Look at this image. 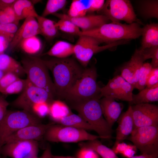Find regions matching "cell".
I'll list each match as a JSON object with an SVG mask.
<instances>
[{
  "mask_svg": "<svg viewBox=\"0 0 158 158\" xmlns=\"http://www.w3.org/2000/svg\"><path fill=\"white\" fill-rule=\"evenodd\" d=\"M43 60L53 75L56 95L65 98L69 90L80 77L84 69L70 58Z\"/></svg>",
  "mask_w": 158,
  "mask_h": 158,
  "instance_id": "obj_1",
  "label": "cell"
},
{
  "mask_svg": "<svg viewBox=\"0 0 158 158\" xmlns=\"http://www.w3.org/2000/svg\"><path fill=\"white\" fill-rule=\"evenodd\" d=\"M142 31V28L137 22L126 24L112 22L89 31H81L78 36H89L101 42L107 44L122 40L136 39L141 35Z\"/></svg>",
  "mask_w": 158,
  "mask_h": 158,
  "instance_id": "obj_2",
  "label": "cell"
},
{
  "mask_svg": "<svg viewBox=\"0 0 158 158\" xmlns=\"http://www.w3.org/2000/svg\"><path fill=\"white\" fill-rule=\"evenodd\" d=\"M100 99L99 97H94L71 102V107L101 138L110 139L112 137L113 130L103 116L100 102Z\"/></svg>",
  "mask_w": 158,
  "mask_h": 158,
  "instance_id": "obj_3",
  "label": "cell"
},
{
  "mask_svg": "<svg viewBox=\"0 0 158 158\" xmlns=\"http://www.w3.org/2000/svg\"><path fill=\"white\" fill-rule=\"evenodd\" d=\"M97 76L95 67L84 69L80 77L69 90L64 98L71 103L94 97L101 98V88L97 82Z\"/></svg>",
  "mask_w": 158,
  "mask_h": 158,
  "instance_id": "obj_4",
  "label": "cell"
},
{
  "mask_svg": "<svg viewBox=\"0 0 158 158\" xmlns=\"http://www.w3.org/2000/svg\"><path fill=\"white\" fill-rule=\"evenodd\" d=\"M21 63L27 79L32 84L46 90L53 97L56 95L54 83L43 60L30 56L23 58Z\"/></svg>",
  "mask_w": 158,
  "mask_h": 158,
  "instance_id": "obj_5",
  "label": "cell"
},
{
  "mask_svg": "<svg viewBox=\"0 0 158 158\" xmlns=\"http://www.w3.org/2000/svg\"><path fill=\"white\" fill-rule=\"evenodd\" d=\"M41 123L40 118L32 113L24 110L8 111L0 123V156L2 147L12 135L24 127Z\"/></svg>",
  "mask_w": 158,
  "mask_h": 158,
  "instance_id": "obj_6",
  "label": "cell"
},
{
  "mask_svg": "<svg viewBox=\"0 0 158 158\" xmlns=\"http://www.w3.org/2000/svg\"><path fill=\"white\" fill-rule=\"evenodd\" d=\"M55 124L47 129L44 136L48 141L75 143L101 138L84 130Z\"/></svg>",
  "mask_w": 158,
  "mask_h": 158,
  "instance_id": "obj_7",
  "label": "cell"
},
{
  "mask_svg": "<svg viewBox=\"0 0 158 158\" xmlns=\"http://www.w3.org/2000/svg\"><path fill=\"white\" fill-rule=\"evenodd\" d=\"M74 45L73 54L76 59L83 66L86 67L95 54L124 44L128 40H122L100 46L102 43L95 38L87 35H81Z\"/></svg>",
  "mask_w": 158,
  "mask_h": 158,
  "instance_id": "obj_8",
  "label": "cell"
},
{
  "mask_svg": "<svg viewBox=\"0 0 158 158\" xmlns=\"http://www.w3.org/2000/svg\"><path fill=\"white\" fill-rule=\"evenodd\" d=\"M128 138L141 154L158 153V125L135 128Z\"/></svg>",
  "mask_w": 158,
  "mask_h": 158,
  "instance_id": "obj_9",
  "label": "cell"
},
{
  "mask_svg": "<svg viewBox=\"0 0 158 158\" xmlns=\"http://www.w3.org/2000/svg\"><path fill=\"white\" fill-rule=\"evenodd\" d=\"M101 10L103 15L112 22H119L120 20H123L129 24L134 22L139 23L129 0H107Z\"/></svg>",
  "mask_w": 158,
  "mask_h": 158,
  "instance_id": "obj_10",
  "label": "cell"
},
{
  "mask_svg": "<svg viewBox=\"0 0 158 158\" xmlns=\"http://www.w3.org/2000/svg\"><path fill=\"white\" fill-rule=\"evenodd\" d=\"M54 97L46 90L35 86L28 80L24 90L12 102L11 105L15 107L32 113L31 108L34 104L44 102L49 103Z\"/></svg>",
  "mask_w": 158,
  "mask_h": 158,
  "instance_id": "obj_11",
  "label": "cell"
},
{
  "mask_svg": "<svg viewBox=\"0 0 158 158\" xmlns=\"http://www.w3.org/2000/svg\"><path fill=\"white\" fill-rule=\"evenodd\" d=\"M134 88L121 75L110 79L107 84L100 89L102 97H108L131 102Z\"/></svg>",
  "mask_w": 158,
  "mask_h": 158,
  "instance_id": "obj_12",
  "label": "cell"
},
{
  "mask_svg": "<svg viewBox=\"0 0 158 158\" xmlns=\"http://www.w3.org/2000/svg\"><path fill=\"white\" fill-rule=\"evenodd\" d=\"M39 145L37 141L20 140L8 143L2 147L3 156L12 158H31L37 156Z\"/></svg>",
  "mask_w": 158,
  "mask_h": 158,
  "instance_id": "obj_13",
  "label": "cell"
},
{
  "mask_svg": "<svg viewBox=\"0 0 158 158\" xmlns=\"http://www.w3.org/2000/svg\"><path fill=\"white\" fill-rule=\"evenodd\" d=\"M131 106L134 128L144 126L158 125L157 105L150 103H142Z\"/></svg>",
  "mask_w": 158,
  "mask_h": 158,
  "instance_id": "obj_14",
  "label": "cell"
},
{
  "mask_svg": "<svg viewBox=\"0 0 158 158\" xmlns=\"http://www.w3.org/2000/svg\"><path fill=\"white\" fill-rule=\"evenodd\" d=\"M52 122L46 124L42 123L29 125L19 129L6 140V143L20 140H36L41 139L47 129L55 124Z\"/></svg>",
  "mask_w": 158,
  "mask_h": 158,
  "instance_id": "obj_15",
  "label": "cell"
},
{
  "mask_svg": "<svg viewBox=\"0 0 158 158\" xmlns=\"http://www.w3.org/2000/svg\"><path fill=\"white\" fill-rule=\"evenodd\" d=\"M145 61L140 49H136L130 60L121 67V75L135 88L140 68Z\"/></svg>",
  "mask_w": 158,
  "mask_h": 158,
  "instance_id": "obj_16",
  "label": "cell"
},
{
  "mask_svg": "<svg viewBox=\"0 0 158 158\" xmlns=\"http://www.w3.org/2000/svg\"><path fill=\"white\" fill-rule=\"evenodd\" d=\"M60 19H66L73 23L81 31H87L97 28L107 23L109 20L103 15H90L77 17H71L67 14L56 13L53 14Z\"/></svg>",
  "mask_w": 158,
  "mask_h": 158,
  "instance_id": "obj_17",
  "label": "cell"
},
{
  "mask_svg": "<svg viewBox=\"0 0 158 158\" xmlns=\"http://www.w3.org/2000/svg\"><path fill=\"white\" fill-rule=\"evenodd\" d=\"M39 34L40 33L36 19L33 17L28 18L15 34L10 43V48L12 50L15 49L19 47L24 40Z\"/></svg>",
  "mask_w": 158,
  "mask_h": 158,
  "instance_id": "obj_18",
  "label": "cell"
},
{
  "mask_svg": "<svg viewBox=\"0 0 158 158\" xmlns=\"http://www.w3.org/2000/svg\"><path fill=\"white\" fill-rule=\"evenodd\" d=\"M118 120V125L116 130V141L114 146L126 139L134 129L131 105H129L127 110L120 115Z\"/></svg>",
  "mask_w": 158,
  "mask_h": 158,
  "instance_id": "obj_19",
  "label": "cell"
},
{
  "mask_svg": "<svg viewBox=\"0 0 158 158\" xmlns=\"http://www.w3.org/2000/svg\"><path fill=\"white\" fill-rule=\"evenodd\" d=\"M100 102L104 117L112 128L120 116L123 106L115 99L108 97H103L100 99Z\"/></svg>",
  "mask_w": 158,
  "mask_h": 158,
  "instance_id": "obj_20",
  "label": "cell"
},
{
  "mask_svg": "<svg viewBox=\"0 0 158 158\" xmlns=\"http://www.w3.org/2000/svg\"><path fill=\"white\" fill-rule=\"evenodd\" d=\"M142 38L140 49L158 46V25L151 23L146 25L142 28Z\"/></svg>",
  "mask_w": 158,
  "mask_h": 158,
  "instance_id": "obj_21",
  "label": "cell"
},
{
  "mask_svg": "<svg viewBox=\"0 0 158 158\" xmlns=\"http://www.w3.org/2000/svg\"><path fill=\"white\" fill-rule=\"evenodd\" d=\"M16 16L19 21L30 17L36 18L39 15L32 1L28 0H16L13 5Z\"/></svg>",
  "mask_w": 158,
  "mask_h": 158,
  "instance_id": "obj_22",
  "label": "cell"
},
{
  "mask_svg": "<svg viewBox=\"0 0 158 158\" xmlns=\"http://www.w3.org/2000/svg\"><path fill=\"white\" fill-rule=\"evenodd\" d=\"M158 101V84L150 88L146 87L137 94H133L130 105L150 103Z\"/></svg>",
  "mask_w": 158,
  "mask_h": 158,
  "instance_id": "obj_23",
  "label": "cell"
},
{
  "mask_svg": "<svg viewBox=\"0 0 158 158\" xmlns=\"http://www.w3.org/2000/svg\"><path fill=\"white\" fill-rule=\"evenodd\" d=\"M0 71L4 73H13L19 76L25 74L21 64L4 53L0 54Z\"/></svg>",
  "mask_w": 158,
  "mask_h": 158,
  "instance_id": "obj_24",
  "label": "cell"
},
{
  "mask_svg": "<svg viewBox=\"0 0 158 158\" xmlns=\"http://www.w3.org/2000/svg\"><path fill=\"white\" fill-rule=\"evenodd\" d=\"M80 148L84 147L93 150L102 158H119L112 149L103 145L97 139L80 142Z\"/></svg>",
  "mask_w": 158,
  "mask_h": 158,
  "instance_id": "obj_25",
  "label": "cell"
},
{
  "mask_svg": "<svg viewBox=\"0 0 158 158\" xmlns=\"http://www.w3.org/2000/svg\"><path fill=\"white\" fill-rule=\"evenodd\" d=\"M74 46V45L68 42L58 41L44 55L54 56L59 59L67 58L73 54Z\"/></svg>",
  "mask_w": 158,
  "mask_h": 158,
  "instance_id": "obj_26",
  "label": "cell"
},
{
  "mask_svg": "<svg viewBox=\"0 0 158 158\" xmlns=\"http://www.w3.org/2000/svg\"><path fill=\"white\" fill-rule=\"evenodd\" d=\"M40 34L48 40L55 38L58 35V29L56 22L45 17L38 15L36 18Z\"/></svg>",
  "mask_w": 158,
  "mask_h": 158,
  "instance_id": "obj_27",
  "label": "cell"
},
{
  "mask_svg": "<svg viewBox=\"0 0 158 158\" xmlns=\"http://www.w3.org/2000/svg\"><path fill=\"white\" fill-rule=\"evenodd\" d=\"M56 123L62 125L71 127L86 130H93L91 126L79 115L71 113L62 118Z\"/></svg>",
  "mask_w": 158,
  "mask_h": 158,
  "instance_id": "obj_28",
  "label": "cell"
},
{
  "mask_svg": "<svg viewBox=\"0 0 158 158\" xmlns=\"http://www.w3.org/2000/svg\"><path fill=\"white\" fill-rule=\"evenodd\" d=\"M71 113L67 105L60 101H54L49 104V114L55 123Z\"/></svg>",
  "mask_w": 158,
  "mask_h": 158,
  "instance_id": "obj_29",
  "label": "cell"
},
{
  "mask_svg": "<svg viewBox=\"0 0 158 158\" xmlns=\"http://www.w3.org/2000/svg\"><path fill=\"white\" fill-rule=\"evenodd\" d=\"M19 47L25 53L30 55L38 54L41 51L42 44L40 39L37 36L28 37L20 43Z\"/></svg>",
  "mask_w": 158,
  "mask_h": 158,
  "instance_id": "obj_30",
  "label": "cell"
},
{
  "mask_svg": "<svg viewBox=\"0 0 158 158\" xmlns=\"http://www.w3.org/2000/svg\"><path fill=\"white\" fill-rule=\"evenodd\" d=\"M89 0H73L67 14L72 17L85 16L88 12Z\"/></svg>",
  "mask_w": 158,
  "mask_h": 158,
  "instance_id": "obj_31",
  "label": "cell"
},
{
  "mask_svg": "<svg viewBox=\"0 0 158 158\" xmlns=\"http://www.w3.org/2000/svg\"><path fill=\"white\" fill-rule=\"evenodd\" d=\"M157 0H143L140 1V12L147 18H158Z\"/></svg>",
  "mask_w": 158,
  "mask_h": 158,
  "instance_id": "obj_32",
  "label": "cell"
},
{
  "mask_svg": "<svg viewBox=\"0 0 158 158\" xmlns=\"http://www.w3.org/2000/svg\"><path fill=\"white\" fill-rule=\"evenodd\" d=\"M19 20L16 16L13 6L0 7V23L18 24Z\"/></svg>",
  "mask_w": 158,
  "mask_h": 158,
  "instance_id": "obj_33",
  "label": "cell"
},
{
  "mask_svg": "<svg viewBox=\"0 0 158 158\" xmlns=\"http://www.w3.org/2000/svg\"><path fill=\"white\" fill-rule=\"evenodd\" d=\"M67 1L66 0H48L42 16L44 17L53 14L62 9L66 6Z\"/></svg>",
  "mask_w": 158,
  "mask_h": 158,
  "instance_id": "obj_34",
  "label": "cell"
},
{
  "mask_svg": "<svg viewBox=\"0 0 158 158\" xmlns=\"http://www.w3.org/2000/svg\"><path fill=\"white\" fill-rule=\"evenodd\" d=\"M152 68L150 63H143L139 71L136 89L140 91L146 87L148 77Z\"/></svg>",
  "mask_w": 158,
  "mask_h": 158,
  "instance_id": "obj_35",
  "label": "cell"
},
{
  "mask_svg": "<svg viewBox=\"0 0 158 158\" xmlns=\"http://www.w3.org/2000/svg\"><path fill=\"white\" fill-rule=\"evenodd\" d=\"M58 29L66 33L78 35L81 31L73 23L66 19H60L56 22Z\"/></svg>",
  "mask_w": 158,
  "mask_h": 158,
  "instance_id": "obj_36",
  "label": "cell"
},
{
  "mask_svg": "<svg viewBox=\"0 0 158 158\" xmlns=\"http://www.w3.org/2000/svg\"><path fill=\"white\" fill-rule=\"evenodd\" d=\"M28 81V79L19 78L8 87L3 93L4 95H11L22 92L25 88Z\"/></svg>",
  "mask_w": 158,
  "mask_h": 158,
  "instance_id": "obj_37",
  "label": "cell"
},
{
  "mask_svg": "<svg viewBox=\"0 0 158 158\" xmlns=\"http://www.w3.org/2000/svg\"><path fill=\"white\" fill-rule=\"evenodd\" d=\"M142 51L145 60L152 59L150 63L152 68L158 67V46L145 48L140 49Z\"/></svg>",
  "mask_w": 158,
  "mask_h": 158,
  "instance_id": "obj_38",
  "label": "cell"
},
{
  "mask_svg": "<svg viewBox=\"0 0 158 158\" xmlns=\"http://www.w3.org/2000/svg\"><path fill=\"white\" fill-rule=\"evenodd\" d=\"M31 112L40 118L44 117L49 114V104L46 102L35 103L32 107Z\"/></svg>",
  "mask_w": 158,
  "mask_h": 158,
  "instance_id": "obj_39",
  "label": "cell"
},
{
  "mask_svg": "<svg viewBox=\"0 0 158 158\" xmlns=\"http://www.w3.org/2000/svg\"><path fill=\"white\" fill-rule=\"evenodd\" d=\"M19 78V76L13 73H5L0 79V92L2 94L8 87Z\"/></svg>",
  "mask_w": 158,
  "mask_h": 158,
  "instance_id": "obj_40",
  "label": "cell"
},
{
  "mask_svg": "<svg viewBox=\"0 0 158 158\" xmlns=\"http://www.w3.org/2000/svg\"><path fill=\"white\" fill-rule=\"evenodd\" d=\"M18 25L13 23H0V34L14 36L18 29Z\"/></svg>",
  "mask_w": 158,
  "mask_h": 158,
  "instance_id": "obj_41",
  "label": "cell"
},
{
  "mask_svg": "<svg viewBox=\"0 0 158 158\" xmlns=\"http://www.w3.org/2000/svg\"><path fill=\"white\" fill-rule=\"evenodd\" d=\"M77 158H100L95 152L89 149L80 148L77 154Z\"/></svg>",
  "mask_w": 158,
  "mask_h": 158,
  "instance_id": "obj_42",
  "label": "cell"
},
{
  "mask_svg": "<svg viewBox=\"0 0 158 158\" xmlns=\"http://www.w3.org/2000/svg\"><path fill=\"white\" fill-rule=\"evenodd\" d=\"M158 84V67L152 68L148 77L147 87H151Z\"/></svg>",
  "mask_w": 158,
  "mask_h": 158,
  "instance_id": "obj_43",
  "label": "cell"
},
{
  "mask_svg": "<svg viewBox=\"0 0 158 158\" xmlns=\"http://www.w3.org/2000/svg\"><path fill=\"white\" fill-rule=\"evenodd\" d=\"M13 36L0 34V54L4 53L9 46Z\"/></svg>",
  "mask_w": 158,
  "mask_h": 158,
  "instance_id": "obj_44",
  "label": "cell"
},
{
  "mask_svg": "<svg viewBox=\"0 0 158 158\" xmlns=\"http://www.w3.org/2000/svg\"><path fill=\"white\" fill-rule=\"evenodd\" d=\"M104 3L105 1L104 0H90L88 12H92L101 10Z\"/></svg>",
  "mask_w": 158,
  "mask_h": 158,
  "instance_id": "obj_45",
  "label": "cell"
},
{
  "mask_svg": "<svg viewBox=\"0 0 158 158\" xmlns=\"http://www.w3.org/2000/svg\"><path fill=\"white\" fill-rule=\"evenodd\" d=\"M9 103L2 96L0 95V123L5 118L8 111Z\"/></svg>",
  "mask_w": 158,
  "mask_h": 158,
  "instance_id": "obj_46",
  "label": "cell"
},
{
  "mask_svg": "<svg viewBox=\"0 0 158 158\" xmlns=\"http://www.w3.org/2000/svg\"><path fill=\"white\" fill-rule=\"evenodd\" d=\"M136 147L134 145H129L128 147L121 154L127 158H130L134 156L136 152Z\"/></svg>",
  "mask_w": 158,
  "mask_h": 158,
  "instance_id": "obj_47",
  "label": "cell"
},
{
  "mask_svg": "<svg viewBox=\"0 0 158 158\" xmlns=\"http://www.w3.org/2000/svg\"><path fill=\"white\" fill-rule=\"evenodd\" d=\"M128 145H129L125 143L121 142L114 146L112 150L116 154L118 153L122 154Z\"/></svg>",
  "mask_w": 158,
  "mask_h": 158,
  "instance_id": "obj_48",
  "label": "cell"
},
{
  "mask_svg": "<svg viewBox=\"0 0 158 158\" xmlns=\"http://www.w3.org/2000/svg\"><path fill=\"white\" fill-rule=\"evenodd\" d=\"M39 158H53L51 152V147L49 145L47 146L42 154Z\"/></svg>",
  "mask_w": 158,
  "mask_h": 158,
  "instance_id": "obj_49",
  "label": "cell"
},
{
  "mask_svg": "<svg viewBox=\"0 0 158 158\" xmlns=\"http://www.w3.org/2000/svg\"><path fill=\"white\" fill-rule=\"evenodd\" d=\"M16 1V0H0V7L13 6Z\"/></svg>",
  "mask_w": 158,
  "mask_h": 158,
  "instance_id": "obj_50",
  "label": "cell"
},
{
  "mask_svg": "<svg viewBox=\"0 0 158 158\" xmlns=\"http://www.w3.org/2000/svg\"><path fill=\"white\" fill-rule=\"evenodd\" d=\"M158 153L152 154H142L139 155L133 156L130 158H158Z\"/></svg>",
  "mask_w": 158,
  "mask_h": 158,
  "instance_id": "obj_51",
  "label": "cell"
},
{
  "mask_svg": "<svg viewBox=\"0 0 158 158\" xmlns=\"http://www.w3.org/2000/svg\"><path fill=\"white\" fill-rule=\"evenodd\" d=\"M53 158H75L74 157L71 156H65L58 155H53Z\"/></svg>",
  "mask_w": 158,
  "mask_h": 158,
  "instance_id": "obj_52",
  "label": "cell"
},
{
  "mask_svg": "<svg viewBox=\"0 0 158 158\" xmlns=\"http://www.w3.org/2000/svg\"><path fill=\"white\" fill-rule=\"evenodd\" d=\"M5 73L0 71V79L2 78Z\"/></svg>",
  "mask_w": 158,
  "mask_h": 158,
  "instance_id": "obj_53",
  "label": "cell"
},
{
  "mask_svg": "<svg viewBox=\"0 0 158 158\" xmlns=\"http://www.w3.org/2000/svg\"><path fill=\"white\" fill-rule=\"evenodd\" d=\"M0 158H6V157L3 156H2L1 155L0 156Z\"/></svg>",
  "mask_w": 158,
  "mask_h": 158,
  "instance_id": "obj_54",
  "label": "cell"
},
{
  "mask_svg": "<svg viewBox=\"0 0 158 158\" xmlns=\"http://www.w3.org/2000/svg\"><path fill=\"white\" fill-rule=\"evenodd\" d=\"M31 158H39L37 156H36Z\"/></svg>",
  "mask_w": 158,
  "mask_h": 158,
  "instance_id": "obj_55",
  "label": "cell"
}]
</instances>
